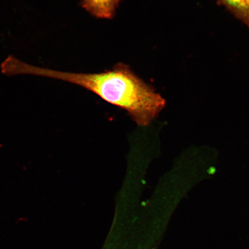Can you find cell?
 Masks as SVG:
<instances>
[{
  "instance_id": "6da1fadb",
  "label": "cell",
  "mask_w": 249,
  "mask_h": 249,
  "mask_svg": "<svg viewBox=\"0 0 249 249\" xmlns=\"http://www.w3.org/2000/svg\"><path fill=\"white\" fill-rule=\"evenodd\" d=\"M14 75L52 78L79 86L108 104L124 109L139 126L149 125L162 111L166 101L153 87L119 63L98 73L67 72L34 66L17 59L12 64Z\"/></svg>"
},
{
  "instance_id": "7a4b0ae2",
  "label": "cell",
  "mask_w": 249,
  "mask_h": 249,
  "mask_svg": "<svg viewBox=\"0 0 249 249\" xmlns=\"http://www.w3.org/2000/svg\"><path fill=\"white\" fill-rule=\"evenodd\" d=\"M123 0H82L81 5L93 17L111 19L113 18L117 8Z\"/></svg>"
},
{
  "instance_id": "3957f363",
  "label": "cell",
  "mask_w": 249,
  "mask_h": 249,
  "mask_svg": "<svg viewBox=\"0 0 249 249\" xmlns=\"http://www.w3.org/2000/svg\"><path fill=\"white\" fill-rule=\"evenodd\" d=\"M219 3L249 28V0H219Z\"/></svg>"
}]
</instances>
